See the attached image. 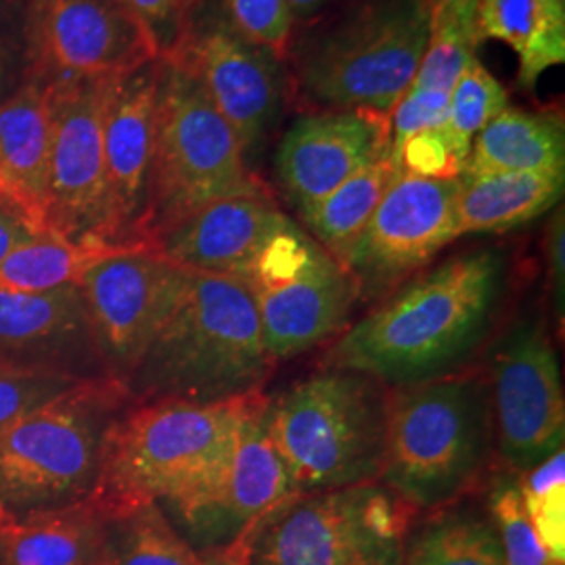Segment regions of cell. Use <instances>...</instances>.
<instances>
[{"label":"cell","mask_w":565,"mask_h":565,"mask_svg":"<svg viewBox=\"0 0 565 565\" xmlns=\"http://www.w3.org/2000/svg\"><path fill=\"white\" fill-rule=\"evenodd\" d=\"M189 270L149 249H120L81 279L82 300L103 373L126 382L179 306Z\"/></svg>","instance_id":"cell-12"},{"label":"cell","mask_w":565,"mask_h":565,"mask_svg":"<svg viewBox=\"0 0 565 565\" xmlns=\"http://www.w3.org/2000/svg\"><path fill=\"white\" fill-rule=\"evenodd\" d=\"M390 116L324 109L303 116L285 135L275 170L285 200L302 216L366 163L390 153Z\"/></svg>","instance_id":"cell-19"},{"label":"cell","mask_w":565,"mask_h":565,"mask_svg":"<svg viewBox=\"0 0 565 565\" xmlns=\"http://www.w3.org/2000/svg\"><path fill=\"white\" fill-rule=\"evenodd\" d=\"M564 172H494L459 177L457 233H503L530 223L562 200Z\"/></svg>","instance_id":"cell-23"},{"label":"cell","mask_w":565,"mask_h":565,"mask_svg":"<svg viewBox=\"0 0 565 565\" xmlns=\"http://www.w3.org/2000/svg\"><path fill=\"white\" fill-rule=\"evenodd\" d=\"M0 565H7V548H4V539H2V530H0Z\"/></svg>","instance_id":"cell-46"},{"label":"cell","mask_w":565,"mask_h":565,"mask_svg":"<svg viewBox=\"0 0 565 565\" xmlns=\"http://www.w3.org/2000/svg\"><path fill=\"white\" fill-rule=\"evenodd\" d=\"M390 387L323 369L266 398V429L298 492L380 482Z\"/></svg>","instance_id":"cell-4"},{"label":"cell","mask_w":565,"mask_h":565,"mask_svg":"<svg viewBox=\"0 0 565 565\" xmlns=\"http://www.w3.org/2000/svg\"><path fill=\"white\" fill-rule=\"evenodd\" d=\"M25 9L28 0H0V103L18 88L21 65H28Z\"/></svg>","instance_id":"cell-40"},{"label":"cell","mask_w":565,"mask_h":565,"mask_svg":"<svg viewBox=\"0 0 565 565\" xmlns=\"http://www.w3.org/2000/svg\"><path fill=\"white\" fill-rule=\"evenodd\" d=\"M448 93L440 90L408 86L401 102L390 111V151L394 153L417 132L443 128L448 118Z\"/></svg>","instance_id":"cell-39"},{"label":"cell","mask_w":565,"mask_h":565,"mask_svg":"<svg viewBox=\"0 0 565 565\" xmlns=\"http://www.w3.org/2000/svg\"><path fill=\"white\" fill-rule=\"evenodd\" d=\"M564 124L559 116L507 107L471 142L463 177L564 172Z\"/></svg>","instance_id":"cell-26"},{"label":"cell","mask_w":565,"mask_h":565,"mask_svg":"<svg viewBox=\"0 0 565 565\" xmlns=\"http://www.w3.org/2000/svg\"><path fill=\"white\" fill-rule=\"evenodd\" d=\"M503 289L499 254L452 256L348 324L327 350L324 369L359 371L385 387L452 375L488 338Z\"/></svg>","instance_id":"cell-1"},{"label":"cell","mask_w":565,"mask_h":565,"mask_svg":"<svg viewBox=\"0 0 565 565\" xmlns=\"http://www.w3.org/2000/svg\"><path fill=\"white\" fill-rule=\"evenodd\" d=\"M476 39L505 42L520 63V84L532 88L565 61V0H478Z\"/></svg>","instance_id":"cell-25"},{"label":"cell","mask_w":565,"mask_h":565,"mask_svg":"<svg viewBox=\"0 0 565 565\" xmlns=\"http://www.w3.org/2000/svg\"><path fill=\"white\" fill-rule=\"evenodd\" d=\"M160 60L105 82L103 156L107 189V243L142 249L149 203Z\"/></svg>","instance_id":"cell-17"},{"label":"cell","mask_w":565,"mask_h":565,"mask_svg":"<svg viewBox=\"0 0 565 565\" xmlns=\"http://www.w3.org/2000/svg\"><path fill=\"white\" fill-rule=\"evenodd\" d=\"M224 11L245 39L275 57L287 53L296 25L287 0H224Z\"/></svg>","instance_id":"cell-36"},{"label":"cell","mask_w":565,"mask_h":565,"mask_svg":"<svg viewBox=\"0 0 565 565\" xmlns=\"http://www.w3.org/2000/svg\"><path fill=\"white\" fill-rule=\"evenodd\" d=\"M105 82L51 84L46 231L65 242L93 247H109L103 156Z\"/></svg>","instance_id":"cell-15"},{"label":"cell","mask_w":565,"mask_h":565,"mask_svg":"<svg viewBox=\"0 0 565 565\" xmlns=\"http://www.w3.org/2000/svg\"><path fill=\"white\" fill-rule=\"evenodd\" d=\"M264 398L256 392L223 403L130 404L109 429L88 501L99 513L160 503L228 445Z\"/></svg>","instance_id":"cell-8"},{"label":"cell","mask_w":565,"mask_h":565,"mask_svg":"<svg viewBox=\"0 0 565 565\" xmlns=\"http://www.w3.org/2000/svg\"><path fill=\"white\" fill-rule=\"evenodd\" d=\"M525 513L541 543L557 565L565 562V457L564 448L534 465L518 478Z\"/></svg>","instance_id":"cell-33"},{"label":"cell","mask_w":565,"mask_h":565,"mask_svg":"<svg viewBox=\"0 0 565 565\" xmlns=\"http://www.w3.org/2000/svg\"><path fill=\"white\" fill-rule=\"evenodd\" d=\"M200 555H202V565H247L239 543L226 546V548H218V551L200 553Z\"/></svg>","instance_id":"cell-44"},{"label":"cell","mask_w":565,"mask_h":565,"mask_svg":"<svg viewBox=\"0 0 565 565\" xmlns=\"http://www.w3.org/2000/svg\"><path fill=\"white\" fill-rule=\"evenodd\" d=\"M243 281L252 289L275 363L342 335L361 298L345 266L294 221L264 247Z\"/></svg>","instance_id":"cell-10"},{"label":"cell","mask_w":565,"mask_h":565,"mask_svg":"<svg viewBox=\"0 0 565 565\" xmlns=\"http://www.w3.org/2000/svg\"><path fill=\"white\" fill-rule=\"evenodd\" d=\"M335 0H287L294 23H306L315 20L327 7H331Z\"/></svg>","instance_id":"cell-43"},{"label":"cell","mask_w":565,"mask_h":565,"mask_svg":"<svg viewBox=\"0 0 565 565\" xmlns=\"http://www.w3.org/2000/svg\"><path fill=\"white\" fill-rule=\"evenodd\" d=\"M398 172L401 170L392 158V151L366 163L363 170L303 212L300 218L308 228V235L343 263Z\"/></svg>","instance_id":"cell-27"},{"label":"cell","mask_w":565,"mask_h":565,"mask_svg":"<svg viewBox=\"0 0 565 565\" xmlns=\"http://www.w3.org/2000/svg\"><path fill=\"white\" fill-rule=\"evenodd\" d=\"M103 515L102 565H202L158 503Z\"/></svg>","instance_id":"cell-28"},{"label":"cell","mask_w":565,"mask_h":565,"mask_svg":"<svg viewBox=\"0 0 565 565\" xmlns=\"http://www.w3.org/2000/svg\"><path fill=\"white\" fill-rule=\"evenodd\" d=\"M429 41L427 0H361L303 39L294 78L321 109L390 116L415 81Z\"/></svg>","instance_id":"cell-5"},{"label":"cell","mask_w":565,"mask_h":565,"mask_svg":"<svg viewBox=\"0 0 565 565\" xmlns=\"http://www.w3.org/2000/svg\"><path fill=\"white\" fill-rule=\"evenodd\" d=\"M114 252L120 249L78 245L41 233L0 260V291L42 294L74 285L93 264Z\"/></svg>","instance_id":"cell-30"},{"label":"cell","mask_w":565,"mask_h":565,"mask_svg":"<svg viewBox=\"0 0 565 565\" xmlns=\"http://www.w3.org/2000/svg\"><path fill=\"white\" fill-rule=\"evenodd\" d=\"M564 214L559 212L557 218L548 226V239H546V254H548V275L551 287L555 294V306L559 308V315H564Z\"/></svg>","instance_id":"cell-41"},{"label":"cell","mask_w":565,"mask_h":565,"mask_svg":"<svg viewBox=\"0 0 565 565\" xmlns=\"http://www.w3.org/2000/svg\"><path fill=\"white\" fill-rule=\"evenodd\" d=\"M401 172L425 179H459L465 163L448 141L445 128H431L408 137L392 153Z\"/></svg>","instance_id":"cell-38"},{"label":"cell","mask_w":565,"mask_h":565,"mask_svg":"<svg viewBox=\"0 0 565 565\" xmlns=\"http://www.w3.org/2000/svg\"><path fill=\"white\" fill-rule=\"evenodd\" d=\"M488 518L503 546L507 565H557L525 513L515 478H507L494 486L488 499Z\"/></svg>","instance_id":"cell-34"},{"label":"cell","mask_w":565,"mask_h":565,"mask_svg":"<svg viewBox=\"0 0 565 565\" xmlns=\"http://www.w3.org/2000/svg\"><path fill=\"white\" fill-rule=\"evenodd\" d=\"M51 93V84L25 76L0 103V203L20 212L41 233H49Z\"/></svg>","instance_id":"cell-22"},{"label":"cell","mask_w":565,"mask_h":565,"mask_svg":"<svg viewBox=\"0 0 565 565\" xmlns=\"http://www.w3.org/2000/svg\"><path fill=\"white\" fill-rule=\"evenodd\" d=\"M492 425L499 457L524 473L564 448L565 403L545 324H515L492 363Z\"/></svg>","instance_id":"cell-16"},{"label":"cell","mask_w":565,"mask_h":565,"mask_svg":"<svg viewBox=\"0 0 565 565\" xmlns=\"http://www.w3.org/2000/svg\"><path fill=\"white\" fill-rule=\"evenodd\" d=\"M141 21L160 60L174 55L186 41L200 0H120Z\"/></svg>","instance_id":"cell-37"},{"label":"cell","mask_w":565,"mask_h":565,"mask_svg":"<svg viewBox=\"0 0 565 565\" xmlns=\"http://www.w3.org/2000/svg\"><path fill=\"white\" fill-rule=\"evenodd\" d=\"M287 223L266 189L228 195L168 228L149 252L191 273L245 279Z\"/></svg>","instance_id":"cell-21"},{"label":"cell","mask_w":565,"mask_h":565,"mask_svg":"<svg viewBox=\"0 0 565 565\" xmlns=\"http://www.w3.org/2000/svg\"><path fill=\"white\" fill-rule=\"evenodd\" d=\"M507 107L509 97L503 84L482 63L473 61L450 90L448 118L443 126L461 162L467 163L471 142L482 132L486 124L494 120Z\"/></svg>","instance_id":"cell-32"},{"label":"cell","mask_w":565,"mask_h":565,"mask_svg":"<svg viewBox=\"0 0 565 565\" xmlns=\"http://www.w3.org/2000/svg\"><path fill=\"white\" fill-rule=\"evenodd\" d=\"M242 142L181 61L160 60L156 147L142 249L203 205L263 191Z\"/></svg>","instance_id":"cell-7"},{"label":"cell","mask_w":565,"mask_h":565,"mask_svg":"<svg viewBox=\"0 0 565 565\" xmlns=\"http://www.w3.org/2000/svg\"><path fill=\"white\" fill-rule=\"evenodd\" d=\"M7 565H102L103 515L90 501L11 518L0 511Z\"/></svg>","instance_id":"cell-24"},{"label":"cell","mask_w":565,"mask_h":565,"mask_svg":"<svg viewBox=\"0 0 565 565\" xmlns=\"http://www.w3.org/2000/svg\"><path fill=\"white\" fill-rule=\"evenodd\" d=\"M36 235H41V231L28 223L20 212L0 203V260L18 245L34 239Z\"/></svg>","instance_id":"cell-42"},{"label":"cell","mask_w":565,"mask_h":565,"mask_svg":"<svg viewBox=\"0 0 565 565\" xmlns=\"http://www.w3.org/2000/svg\"><path fill=\"white\" fill-rule=\"evenodd\" d=\"M82 382L88 380H76L55 371L0 364V434Z\"/></svg>","instance_id":"cell-35"},{"label":"cell","mask_w":565,"mask_h":565,"mask_svg":"<svg viewBox=\"0 0 565 565\" xmlns=\"http://www.w3.org/2000/svg\"><path fill=\"white\" fill-rule=\"evenodd\" d=\"M478 7L445 4L429 9V41L411 86L448 93L476 61Z\"/></svg>","instance_id":"cell-31"},{"label":"cell","mask_w":565,"mask_h":565,"mask_svg":"<svg viewBox=\"0 0 565 565\" xmlns=\"http://www.w3.org/2000/svg\"><path fill=\"white\" fill-rule=\"evenodd\" d=\"M28 74L46 84L111 81L160 60L120 0H28Z\"/></svg>","instance_id":"cell-13"},{"label":"cell","mask_w":565,"mask_h":565,"mask_svg":"<svg viewBox=\"0 0 565 565\" xmlns=\"http://www.w3.org/2000/svg\"><path fill=\"white\" fill-rule=\"evenodd\" d=\"M492 440L490 392L480 377L452 373L394 387L380 482L413 511L443 509L478 484Z\"/></svg>","instance_id":"cell-3"},{"label":"cell","mask_w":565,"mask_h":565,"mask_svg":"<svg viewBox=\"0 0 565 565\" xmlns=\"http://www.w3.org/2000/svg\"><path fill=\"white\" fill-rule=\"evenodd\" d=\"M413 518L382 482L296 492L239 545L247 565H403Z\"/></svg>","instance_id":"cell-9"},{"label":"cell","mask_w":565,"mask_h":565,"mask_svg":"<svg viewBox=\"0 0 565 565\" xmlns=\"http://www.w3.org/2000/svg\"><path fill=\"white\" fill-rule=\"evenodd\" d=\"M273 366L249 285L189 270L181 302L126 390L132 403H223L263 392Z\"/></svg>","instance_id":"cell-2"},{"label":"cell","mask_w":565,"mask_h":565,"mask_svg":"<svg viewBox=\"0 0 565 565\" xmlns=\"http://www.w3.org/2000/svg\"><path fill=\"white\" fill-rule=\"evenodd\" d=\"M0 364L105 377L76 282L42 294L0 291Z\"/></svg>","instance_id":"cell-20"},{"label":"cell","mask_w":565,"mask_h":565,"mask_svg":"<svg viewBox=\"0 0 565 565\" xmlns=\"http://www.w3.org/2000/svg\"><path fill=\"white\" fill-rule=\"evenodd\" d=\"M403 565H507V562L490 518L471 509H446L408 534Z\"/></svg>","instance_id":"cell-29"},{"label":"cell","mask_w":565,"mask_h":565,"mask_svg":"<svg viewBox=\"0 0 565 565\" xmlns=\"http://www.w3.org/2000/svg\"><path fill=\"white\" fill-rule=\"evenodd\" d=\"M457 191L459 179L396 174L343 258L361 296H384L459 237Z\"/></svg>","instance_id":"cell-14"},{"label":"cell","mask_w":565,"mask_h":565,"mask_svg":"<svg viewBox=\"0 0 565 565\" xmlns=\"http://www.w3.org/2000/svg\"><path fill=\"white\" fill-rule=\"evenodd\" d=\"M429 9L443 7V4H467V7H478V0H427Z\"/></svg>","instance_id":"cell-45"},{"label":"cell","mask_w":565,"mask_h":565,"mask_svg":"<svg viewBox=\"0 0 565 565\" xmlns=\"http://www.w3.org/2000/svg\"><path fill=\"white\" fill-rule=\"evenodd\" d=\"M181 61L203 84L231 124L243 153L254 151L281 105V70L270 51L245 39L228 18L193 21L181 49L166 57Z\"/></svg>","instance_id":"cell-18"},{"label":"cell","mask_w":565,"mask_h":565,"mask_svg":"<svg viewBox=\"0 0 565 565\" xmlns=\"http://www.w3.org/2000/svg\"><path fill=\"white\" fill-rule=\"evenodd\" d=\"M264 408L266 398L212 461L158 503L198 553L239 543L264 513L298 492L268 436Z\"/></svg>","instance_id":"cell-11"},{"label":"cell","mask_w":565,"mask_h":565,"mask_svg":"<svg viewBox=\"0 0 565 565\" xmlns=\"http://www.w3.org/2000/svg\"><path fill=\"white\" fill-rule=\"evenodd\" d=\"M132 404L114 380H88L0 434V511L23 518L90 499L111 425Z\"/></svg>","instance_id":"cell-6"}]
</instances>
